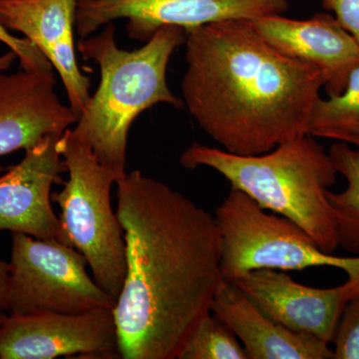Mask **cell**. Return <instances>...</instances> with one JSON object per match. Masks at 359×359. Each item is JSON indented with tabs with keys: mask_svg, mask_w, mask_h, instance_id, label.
Returning <instances> with one entry per match:
<instances>
[{
	"mask_svg": "<svg viewBox=\"0 0 359 359\" xmlns=\"http://www.w3.org/2000/svg\"><path fill=\"white\" fill-rule=\"evenodd\" d=\"M71 245L11 233L8 313H81L114 309L116 301L86 271Z\"/></svg>",
	"mask_w": 359,
	"mask_h": 359,
	"instance_id": "52a82bcc",
	"label": "cell"
},
{
	"mask_svg": "<svg viewBox=\"0 0 359 359\" xmlns=\"http://www.w3.org/2000/svg\"><path fill=\"white\" fill-rule=\"evenodd\" d=\"M126 271L113 313L120 358L177 359L221 283L212 214L138 170L117 184Z\"/></svg>",
	"mask_w": 359,
	"mask_h": 359,
	"instance_id": "6da1fadb",
	"label": "cell"
},
{
	"mask_svg": "<svg viewBox=\"0 0 359 359\" xmlns=\"http://www.w3.org/2000/svg\"><path fill=\"white\" fill-rule=\"evenodd\" d=\"M61 135L45 137L0 177V231L65 244L51 205V189L66 171L58 149Z\"/></svg>",
	"mask_w": 359,
	"mask_h": 359,
	"instance_id": "30bf717a",
	"label": "cell"
},
{
	"mask_svg": "<svg viewBox=\"0 0 359 359\" xmlns=\"http://www.w3.org/2000/svg\"><path fill=\"white\" fill-rule=\"evenodd\" d=\"M185 43L184 103L223 150L262 155L306 134L323 71L283 55L249 20L199 26Z\"/></svg>",
	"mask_w": 359,
	"mask_h": 359,
	"instance_id": "7a4b0ae2",
	"label": "cell"
},
{
	"mask_svg": "<svg viewBox=\"0 0 359 359\" xmlns=\"http://www.w3.org/2000/svg\"><path fill=\"white\" fill-rule=\"evenodd\" d=\"M323 6L359 44V0H323Z\"/></svg>",
	"mask_w": 359,
	"mask_h": 359,
	"instance_id": "44dd1931",
	"label": "cell"
},
{
	"mask_svg": "<svg viewBox=\"0 0 359 359\" xmlns=\"http://www.w3.org/2000/svg\"><path fill=\"white\" fill-rule=\"evenodd\" d=\"M58 149L68 180L51 200L60 208L59 222L65 245L85 257L94 280L117 301L124 282L126 259L124 231L111 205L114 175L72 130L61 135Z\"/></svg>",
	"mask_w": 359,
	"mask_h": 359,
	"instance_id": "5b68a950",
	"label": "cell"
},
{
	"mask_svg": "<svg viewBox=\"0 0 359 359\" xmlns=\"http://www.w3.org/2000/svg\"><path fill=\"white\" fill-rule=\"evenodd\" d=\"M6 313L4 311H2V309H0V323L4 321V318H6Z\"/></svg>",
	"mask_w": 359,
	"mask_h": 359,
	"instance_id": "cb8c5ba5",
	"label": "cell"
},
{
	"mask_svg": "<svg viewBox=\"0 0 359 359\" xmlns=\"http://www.w3.org/2000/svg\"><path fill=\"white\" fill-rule=\"evenodd\" d=\"M328 154L337 173L347 182L342 192L327 191L339 245L347 252L359 254V150L344 142H337L332 144Z\"/></svg>",
	"mask_w": 359,
	"mask_h": 359,
	"instance_id": "2e32d148",
	"label": "cell"
},
{
	"mask_svg": "<svg viewBox=\"0 0 359 359\" xmlns=\"http://www.w3.org/2000/svg\"><path fill=\"white\" fill-rule=\"evenodd\" d=\"M73 355L120 358L112 309L81 313H8L0 323V359Z\"/></svg>",
	"mask_w": 359,
	"mask_h": 359,
	"instance_id": "9c48e42d",
	"label": "cell"
},
{
	"mask_svg": "<svg viewBox=\"0 0 359 359\" xmlns=\"http://www.w3.org/2000/svg\"><path fill=\"white\" fill-rule=\"evenodd\" d=\"M78 0H0V21L22 33L50 61L79 117L90 98V80L78 67L74 48Z\"/></svg>",
	"mask_w": 359,
	"mask_h": 359,
	"instance_id": "4fadbf2b",
	"label": "cell"
},
{
	"mask_svg": "<svg viewBox=\"0 0 359 359\" xmlns=\"http://www.w3.org/2000/svg\"><path fill=\"white\" fill-rule=\"evenodd\" d=\"M186 39L183 27L164 26L143 47L128 51L117 46L115 26L109 25L80 41L83 57L99 65L101 80L72 132L114 175L116 184L127 174V142L135 119L156 104L183 105L168 87L167 68Z\"/></svg>",
	"mask_w": 359,
	"mask_h": 359,
	"instance_id": "3957f363",
	"label": "cell"
},
{
	"mask_svg": "<svg viewBox=\"0 0 359 359\" xmlns=\"http://www.w3.org/2000/svg\"><path fill=\"white\" fill-rule=\"evenodd\" d=\"M211 313L237 335L249 359H334L330 344L276 323L233 283L222 280Z\"/></svg>",
	"mask_w": 359,
	"mask_h": 359,
	"instance_id": "9a60e30c",
	"label": "cell"
},
{
	"mask_svg": "<svg viewBox=\"0 0 359 359\" xmlns=\"http://www.w3.org/2000/svg\"><path fill=\"white\" fill-rule=\"evenodd\" d=\"M306 134L344 142L359 148V66L339 95L318 99L309 116Z\"/></svg>",
	"mask_w": 359,
	"mask_h": 359,
	"instance_id": "e0dca14e",
	"label": "cell"
},
{
	"mask_svg": "<svg viewBox=\"0 0 359 359\" xmlns=\"http://www.w3.org/2000/svg\"><path fill=\"white\" fill-rule=\"evenodd\" d=\"M332 344L334 359H359V294L347 302Z\"/></svg>",
	"mask_w": 359,
	"mask_h": 359,
	"instance_id": "d6986e66",
	"label": "cell"
},
{
	"mask_svg": "<svg viewBox=\"0 0 359 359\" xmlns=\"http://www.w3.org/2000/svg\"><path fill=\"white\" fill-rule=\"evenodd\" d=\"M189 170L209 167L249 196L259 207L294 222L328 254L339 247L327 191L337 171L330 154L309 135H302L257 156L231 154L194 143L180 158Z\"/></svg>",
	"mask_w": 359,
	"mask_h": 359,
	"instance_id": "277c9868",
	"label": "cell"
},
{
	"mask_svg": "<svg viewBox=\"0 0 359 359\" xmlns=\"http://www.w3.org/2000/svg\"><path fill=\"white\" fill-rule=\"evenodd\" d=\"M287 7V0H83L78 2L75 25L84 39L100 26L127 18L129 36L147 42L164 26L189 32L219 21L282 15Z\"/></svg>",
	"mask_w": 359,
	"mask_h": 359,
	"instance_id": "ba28073f",
	"label": "cell"
},
{
	"mask_svg": "<svg viewBox=\"0 0 359 359\" xmlns=\"http://www.w3.org/2000/svg\"><path fill=\"white\" fill-rule=\"evenodd\" d=\"M231 283L276 323L328 344L334 339L347 302L356 295L348 282L318 289L295 282L278 269H255Z\"/></svg>",
	"mask_w": 359,
	"mask_h": 359,
	"instance_id": "8fae6325",
	"label": "cell"
},
{
	"mask_svg": "<svg viewBox=\"0 0 359 359\" xmlns=\"http://www.w3.org/2000/svg\"><path fill=\"white\" fill-rule=\"evenodd\" d=\"M8 263L0 259V309L8 311Z\"/></svg>",
	"mask_w": 359,
	"mask_h": 359,
	"instance_id": "7402d4cb",
	"label": "cell"
},
{
	"mask_svg": "<svg viewBox=\"0 0 359 359\" xmlns=\"http://www.w3.org/2000/svg\"><path fill=\"white\" fill-rule=\"evenodd\" d=\"M52 69L0 70V158L62 135L78 115L61 102ZM2 166L0 165V172Z\"/></svg>",
	"mask_w": 359,
	"mask_h": 359,
	"instance_id": "7c38bea8",
	"label": "cell"
},
{
	"mask_svg": "<svg viewBox=\"0 0 359 359\" xmlns=\"http://www.w3.org/2000/svg\"><path fill=\"white\" fill-rule=\"evenodd\" d=\"M177 359H249L237 335L212 313L189 335Z\"/></svg>",
	"mask_w": 359,
	"mask_h": 359,
	"instance_id": "ac0fdd59",
	"label": "cell"
},
{
	"mask_svg": "<svg viewBox=\"0 0 359 359\" xmlns=\"http://www.w3.org/2000/svg\"><path fill=\"white\" fill-rule=\"evenodd\" d=\"M0 42L6 44L9 50L15 53L20 60V69L48 70L52 69L50 61L41 50L29 39H20L9 33L0 21Z\"/></svg>",
	"mask_w": 359,
	"mask_h": 359,
	"instance_id": "ffe728a7",
	"label": "cell"
},
{
	"mask_svg": "<svg viewBox=\"0 0 359 359\" xmlns=\"http://www.w3.org/2000/svg\"><path fill=\"white\" fill-rule=\"evenodd\" d=\"M214 217L221 237L223 280L233 282L259 269L289 271L332 266L346 273L347 282L359 294V257L325 252L301 226L268 212L245 193L231 189Z\"/></svg>",
	"mask_w": 359,
	"mask_h": 359,
	"instance_id": "8992f818",
	"label": "cell"
},
{
	"mask_svg": "<svg viewBox=\"0 0 359 359\" xmlns=\"http://www.w3.org/2000/svg\"><path fill=\"white\" fill-rule=\"evenodd\" d=\"M16 58L18 57H16L15 53L11 50L0 55V70L11 69V65H13Z\"/></svg>",
	"mask_w": 359,
	"mask_h": 359,
	"instance_id": "603a6c76",
	"label": "cell"
},
{
	"mask_svg": "<svg viewBox=\"0 0 359 359\" xmlns=\"http://www.w3.org/2000/svg\"><path fill=\"white\" fill-rule=\"evenodd\" d=\"M252 21L276 50L323 71L328 97L341 93L359 66V44L334 15L318 13L306 20L271 15Z\"/></svg>",
	"mask_w": 359,
	"mask_h": 359,
	"instance_id": "5bb4252c",
	"label": "cell"
}]
</instances>
